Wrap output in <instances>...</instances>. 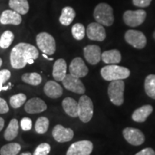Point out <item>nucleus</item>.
Listing matches in <instances>:
<instances>
[{
    "label": "nucleus",
    "instance_id": "44",
    "mask_svg": "<svg viewBox=\"0 0 155 155\" xmlns=\"http://www.w3.org/2000/svg\"><path fill=\"white\" fill-rule=\"evenodd\" d=\"M2 60L1 58H0V67L2 66Z\"/></svg>",
    "mask_w": 155,
    "mask_h": 155
},
{
    "label": "nucleus",
    "instance_id": "43",
    "mask_svg": "<svg viewBox=\"0 0 155 155\" xmlns=\"http://www.w3.org/2000/svg\"><path fill=\"white\" fill-rule=\"evenodd\" d=\"M20 155H32V154H31L30 152H24V153H22V154H20Z\"/></svg>",
    "mask_w": 155,
    "mask_h": 155
},
{
    "label": "nucleus",
    "instance_id": "3",
    "mask_svg": "<svg viewBox=\"0 0 155 155\" xmlns=\"http://www.w3.org/2000/svg\"><path fill=\"white\" fill-rule=\"evenodd\" d=\"M94 17L96 22L104 26H111L114 22L113 8L106 3H101L96 6Z\"/></svg>",
    "mask_w": 155,
    "mask_h": 155
},
{
    "label": "nucleus",
    "instance_id": "40",
    "mask_svg": "<svg viewBox=\"0 0 155 155\" xmlns=\"http://www.w3.org/2000/svg\"><path fill=\"white\" fill-rule=\"evenodd\" d=\"M42 56H43V58H45V59L48 60V61H53V58H48V55H46V54L43 53V54H42Z\"/></svg>",
    "mask_w": 155,
    "mask_h": 155
},
{
    "label": "nucleus",
    "instance_id": "12",
    "mask_svg": "<svg viewBox=\"0 0 155 155\" xmlns=\"http://www.w3.org/2000/svg\"><path fill=\"white\" fill-rule=\"evenodd\" d=\"M88 38L94 41L101 42L106 39V30L102 25L98 22H92L89 24L86 29Z\"/></svg>",
    "mask_w": 155,
    "mask_h": 155
},
{
    "label": "nucleus",
    "instance_id": "42",
    "mask_svg": "<svg viewBox=\"0 0 155 155\" xmlns=\"http://www.w3.org/2000/svg\"><path fill=\"white\" fill-rule=\"evenodd\" d=\"M34 61H35V60H33V59H30V60H29V61H28V64H30V65H31V64L34 63Z\"/></svg>",
    "mask_w": 155,
    "mask_h": 155
},
{
    "label": "nucleus",
    "instance_id": "28",
    "mask_svg": "<svg viewBox=\"0 0 155 155\" xmlns=\"http://www.w3.org/2000/svg\"><path fill=\"white\" fill-rule=\"evenodd\" d=\"M21 150V146L17 143H10L3 146L0 150L1 155H17Z\"/></svg>",
    "mask_w": 155,
    "mask_h": 155
},
{
    "label": "nucleus",
    "instance_id": "38",
    "mask_svg": "<svg viewBox=\"0 0 155 155\" xmlns=\"http://www.w3.org/2000/svg\"><path fill=\"white\" fill-rule=\"evenodd\" d=\"M135 155H155V152L152 148H146L140 151Z\"/></svg>",
    "mask_w": 155,
    "mask_h": 155
},
{
    "label": "nucleus",
    "instance_id": "4",
    "mask_svg": "<svg viewBox=\"0 0 155 155\" xmlns=\"http://www.w3.org/2000/svg\"><path fill=\"white\" fill-rule=\"evenodd\" d=\"M124 82L122 80L111 81L108 88L110 100L116 106H121L124 103Z\"/></svg>",
    "mask_w": 155,
    "mask_h": 155
},
{
    "label": "nucleus",
    "instance_id": "36",
    "mask_svg": "<svg viewBox=\"0 0 155 155\" xmlns=\"http://www.w3.org/2000/svg\"><path fill=\"white\" fill-rule=\"evenodd\" d=\"M152 2V0H133V4L139 7H147Z\"/></svg>",
    "mask_w": 155,
    "mask_h": 155
},
{
    "label": "nucleus",
    "instance_id": "33",
    "mask_svg": "<svg viewBox=\"0 0 155 155\" xmlns=\"http://www.w3.org/2000/svg\"><path fill=\"white\" fill-rule=\"evenodd\" d=\"M50 150V146L48 143H42L37 147L33 155H48Z\"/></svg>",
    "mask_w": 155,
    "mask_h": 155
},
{
    "label": "nucleus",
    "instance_id": "5",
    "mask_svg": "<svg viewBox=\"0 0 155 155\" xmlns=\"http://www.w3.org/2000/svg\"><path fill=\"white\" fill-rule=\"evenodd\" d=\"M36 42L38 48L42 53L48 55H52L56 50L55 39L48 32H41L36 37Z\"/></svg>",
    "mask_w": 155,
    "mask_h": 155
},
{
    "label": "nucleus",
    "instance_id": "22",
    "mask_svg": "<svg viewBox=\"0 0 155 155\" xmlns=\"http://www.w3.org/2000/svg\"><path fill=\"white\" fill-rule=\"evenodd\" d=\"M101 60L106 64H117L121 61V53L118 50H106L101 53Z\"/></svg>",
    "mask_w": 155,
    "mask_h": 155
},
{
    "label": "nucleus",
    "instance_id": "39",
    "mask_svg": "<svg viewBox=\"0 0 155 155\" xmlns=\"http://www.w3.org/2000/svg\"><path fill=\"white\" fill-rule=\"evenodd\" d=\"M4 126H5V120L2 117H0V131L2 130Z\"/></svg>",
    "mask_w": 155,
    "mask_h": 155
},
{
    "label": "nucleus",
    "instance_id": "2",
    "mask_svg": "<svg viewBox=\"0 0 155 155\" xmlns=\"http://www.w3.org/2000/svg\"><path fill=\"white\" fill-rule=\"evenodd\" d=\"M101 75L104 80L107 81H119L127 78L130 75V71L125 67L110 65L102 68Z\"/></svg>",
    "mask_w": 155,
    "mask_h": 155
},
{
    "label": "nucleus",
    "instance_id": "26",
    "mask_svg": "<svg viewBox=\"0 0 155 155\" xmlns=\"http://www.w3.org/2000/svg\"><path fill=\"white\" fill-rule=\"evenodd\" d=\"M144 89L147 95L155 99V75H149L144 82Z\"/></svg>",
    "mask_w": 155,
    "mask_h": 155
},
{
    "label": "nucleus",
    "instance_id": "23",
    "mask_svg": "<svg viewBox=\"0 0 155 155\" xmlns=\"http://www.w3.org/2000/svg\"><path fill=\"white\" fill-rule=\"evenodd\" d=\"M9 5L11 9L22 15H26L30 9L28 0H9Z\"/></svg>",
    "mask_w": 155,
    "mask_h": 155
},
{
    "label": "nucleus",
    "instance_id": "6",
    "mask_svg": "<svg viewBox=\"0 0 155 155\" xmlns=\"http://www.w3.org/2000/svg\"><path fill=\"white\" fill-rule=\"evenodd\" d=\"M94 114V104L88 96L83 95L78 101V117L83 123H88Z\"/></svg>",
    "mask_w": 155,
    "mask_h": 155
},
{
    "label": "nucleus",
    "instance_id": "21",
    "mask_svg": "<svg viewBox=\"0 0 155 155\" xmlns=\"http://www.w3.org/2000/svg\"><path fill=\"white\" fill-rule=\"evenodd\" d=\"M153 111V107L151 105H145L135 110L132 114V119L136 122H144Z\"/></svg>",
    "mask_w": 155,
    "mask_h": 155
},
{
    "label": "nucleus",
    "instance_id": "7",
    "mask_svg": "<svg viewBox=\"0 0 155 155\" xmlns=\"http://www.w3.org/2000/svg\"><path fill=\"white\" fill-rule=\"evenodd\" d=\"M147 12L142 9L138 10H127L124 14L123 18L125 24L129 27H137L144 22Z\"/></svg>",
    "mask_w": 155,
    "mask_h": 155
},
{
    "label": "nucleus",
    "instance_id": "20",
    "mask_svg": "<svg viewBox=\"0 0 155 155\" xmlns=\"http://www.w3.org/2000/svg\"><path fill=\"white\" fill-rule=\"evenodd\" d=\"M62 106L68 115L71 117H78V103L72 98H64L62 102Z\"/></svg>",
    "mask_w": 155,
    "mask_h": 155
},
{
    "label": "nucleus",
    "instance_id": "15",
    "mask_svg": "<svg viewBox=\"0 0 155 155\" xmlns=\"http://www.w3.org/2000/svg\"><path fill=\"white\" fill-rule=\"evenodd\" d=\"M74 132L71 129H67L62 125H56L53 130V137L60 143L67 142L73 138Z\"/></svg>",
    "mask_w": 155,
    "mask_h": 155
},
{
    "label": "nucleus",
    "instance_id": "29",
    "mask_svg": "<svg viewBox=\"0 0 155 155\" xmlns=\"http://www.w3.org/2000/svg\"><path fill=\"white\" fill-rule=\"evenodd\" d=\"M14 38V34L11 31H5V32H3L1 38H0V47L2 48V49L8 48L11 45V44L12 43Z\"/></svg>",
    "mask_w": 155,
    "mask_h": 155
},
{
    "label": "nucleus",
    "instance_id": "25",
    "mask_svg": "<svg viewBox=\"0 0 155 155\" xmlns=\"http://www.w3.org/2000/svg\"><path fill=\"white\" fill-rule=\"evenodd\" d=\"M19 130V124L18 121L16 119H12L9 122L8 127L5 131L4 137L6 140L12 141L15 138H16L17 134H18Z\"/></svg>",
    "mask_w": 155,
    "mask_h": 155
},
{
    "label": "nucleus",
    "instance_id": "9",
    "mask_svg": "<svg viewBox=\"0 0 155 155\" xmlns=\"http://www.w3.org/2000/svg\"><path fill=\"white\" fill-rule=\"evenodd\" d=\"M93 148L94 146L91 141L88 140L79 141L70 146L66 155H90Z\"/></svg>",
    "mask_w": 155,
    "mask_h": 155
},
{
    "label": "nucleus",
    "instance_id": "8",
    "mask_svg": "<svg viewBox=\"0 0 155 155\" xmlns=\"http://www.w3.org/2000/svg\"><path fill=\"white\" fill-rule=\"evenodd\" d=\"M125 40L129 45L137 49H142L147 45L146 36L138 30H128L125 33Z\"/></svg>",
    "mask_w": 155,
    "mask_h": 155
},
{
    "label": "nucleus",
    "instance_id": "34",
    "mask_svg": "<svg viewBox=\"0 0 155 155\" xmlns=\"http://www.w3.org/2000/svg\"><path fill=\"white\" fill-rule=\"evenodd\" d=\"M11 77V73L9 70L3 69L0 71V91H2L3 83H5Z\"/></svg>",
    "mask_w": 155,
    "mask_h": 155
},
{
    "label": "nucleus",
    "instance_id": "30",
    "mask_svg": "<svg viewBox=\"0 0 155 155\" xmlns=\"http://www.w3.org/2000/svg\"><path fill=\"white\" fill-rule=\"evenodd\" d=\"M50 122L48 118L42 117L38 118L35 123V131L38 134H45L47 132L48 128H49Z\"/></svg>",
    "mask_w": 155,
    "mask_h": 155
},
{
    "label": "nucleus",
    "instance_id": "31",
    "mask_svg": "<svg viewBox=\"0 0 155 155\" xmlns=\"http://www.w3.org/2000/svg\"><path fill=\"white\" fill-rule=\"evenodd\" d=\"M72 35L75 40H81L84 38L86 35V29L84 25L81 23H76L72 28Z\"/></svg>",
    "mask_w": 155,
    "mask_h": 155
},
{
    "label": "nucleus",
    "instance_id": "37",
    "mask_svg": "<svg viewBox=\"0 0 155 155\" xmlns=\"http://www.w3.org/2000/svg\"><path fill=\"white\" fill-rule=\"evenodd\" d=\"M9 106L7 103L3 98H0V114H7L9 111Z\"/></svg>",
    "mask_w": 155,
    "mask_h": 155
},
{
    "label": "nucleus",
    "instance_id": "14",
    "mask_svg": "<svg viewBox=\"0 0 155 155\" xmlns=\"http://www.w3.org/2000/svg\"><path fill=\"white\" fill-rule=\"evenodd\" d=\"M83 53L86 60L91 65H96L101 60V50L99 46L90 45L83 49Z\"/></svg>",
    "mask_w": 155,
    "mask_h": 155
},
{
    "label": "nucleus",
    "instance_id": "24",
    "mask_svg": "<svg viewBox=\"0 0 155 155\" xmlns=\"http://www.w3.org/2000/svg\"><path fill=\"white\" fill-rule=\"evenodd\" d=\"M75 17V12L71 7H65L62 9L61 15L60 17V22L65 26H68L72 23Z\"/></svg>",
    "mask_w": 155,
    "mask_h": 155
},
{
    "label": "nucleus",
    "instance_id": "41",
    "mask_svg": "<svg viewBox=\"0 0 155 155\" xmlns=\"http://www.w3.org/2000/svg\"><path fill=\"white\" fill-rule=\"evenodd\" d=\"M9 86H11V83H9V85L7 86H5V87H2V90L4 91H6L9 88Z\"/></svg>",
    "mask_w": 155,
    "mask_h": 155
},
{
    "label": "nucleus",
    "instance_id": "1",
    "mask_svg": "<svg viewBox=\"0 0 155 155\" xmlns=\"http://www.w3.org/2000/svg\"><path fill=\"white\" fill-rule=\"evenodd\" d=\"M39 52L32 45L20 42L15 45L10 53V63L15 69H21L26 66L30 59L38 58Z\"/></svg>",
    "mask_w": 155,
    "mask_h": 155
},
{
    "label": "nucleus",
    "instance_id": "17",
    "mask_svg": "<svg viewBox=\"0 0 155 155\" xmlns=\"http://www.w3.org/2000/svg\"><path fill=\"white\" fill-rule=\"evenodd\" d=\"M0 22L2 25H19L22 22V17L18 12L12 9L5 10L0 17Z\"/></svg>",
    "mask_w": 155,
    "mask_h": 155
},
{
    "label": "nucleus",
    "instance_id": "10",
    "mask_svg": "<svg viewBox=\"0 0 155 155\" xmlns=\"http://www.w3.org/2000/svg\"><path fill=\"white\" fill-rule=\"evenodd\" d=\"M62 81L63 86L70 91L78 94H83L86 91L84 85L79 78L73 76L71 74H68Z\"/></svg>",
    "mask_w": 155,
    "mask_h": 155
},
{
    "label": "nucleus",
    "instance_id": "35",
    "mask_svg": "<svg viewBox=\"0 0 155 155\" xmlns=\"http://www.w3.org/2000/svg\"><path fill=\"white\" fill-rule=\"evenodd\" d=\"M20 126L23 131H30L32 129V122L30 118L25 117L21 120Z\"/></svg>",
    "mask_w": 155,
    "mask_h": 155
},
{
    "label": "nucleus",
    "instance_id": "11",
    "mask_svg": "<svg viewBox=\"0 0 155 155\" xmlns=\"http://www.w3.org/2000/svg\"><path fill=\"white\" fill-rule=\"evenodd\" d=\"M123 136L129 144L134 146L141 145L145 141V137L142 131L135 128H125L123 131Z\"/></svg>",
    "mask_w": 155,
    "mask_h": 155
},
{
    "label": "nucleus",
    "instance_id": "45",
    "mask_svg": "<svg viewBox=\"0 0 155 155\" xmlns=\"http://www.w3.org/2000/svg\"><path fill=\"white\" fill-rule=\"evenodd\" d=\"M154 38L155 39V31H154Z\"/></svg>",
    "mask_w": 155,
    "mask_h": 155
},
{
    "label": "nucleus",
    "instance_id": "32",
    "mask_svg": "<svg viewBox=\"0 0 155 155\" xmlns=\"http://www.w3.org/2000/svg\"><path fill=\"white\" fill-rule=\"evenodd\" d=\"M26 99V95L24 94H19L12 96L9 99V103H10V105L12 108H18L25 104Z\"/></svg>",
    "mask_w": 155,
    "mask_h": 155
},
{
    "label": "nucleus",
    "instance_id": "19",
    "mask_svg": "<svg viewBox=\"0 0 155 155\" xmlns=\"http://www.w3.org/2000/svg\"><path fill=\"white\" fill-rule=\"evenodd\" d=\"M67 64L63 58H60L55 62L53 65V76L56 81H62L66 75Z\"/></svg>",
    "mask_w": 155,
    "mask_h": 155
},
{
    "label": "nucleus",
    "instance_id": "18",
    "mask_svg": "<svg viewBox=\"0 0 155 155\" xmlns=\"http://www.w3.org/2000/svg\"><path fill=\"white\" fill-rule=\"evenodd\" d=\"M44 92L49 98H58L63 94V88L55 81H49L45 85Z\"/></svg>",
    "mask_w": 155,
    "mask_h": 155
},
{
    "label": "nucleus",
    "instance_id": "27",
    "mask_svg": "<svg viewBox=\"0 0 155 155\" xmlns=\"http://www.w3.org/2000/svg\"><path fill=\"white\" fill-rule=\"evenodd\" d=\"M22 80L32 86H38L42 82V77L37 73H27L22 75Z\"/></svg>",
    "mask_w": 155,
    "mask_h": 155
},
{
    "label": "nucleus",
    "instance_id": "16",
    "mask_svg": "<svg viewBox=\"0 0 155 155\" xmlns=\"http://www.w3.org/2000/svg\"><path fill=\"white\" fill-rule=\"evenodd\" d=\"M47 109V105L43 100L40 98H32L25 105V110L27 113L34 114L43 112Z\"/></svg>",
    "mask_w": 155,
    "mask_h": 155
},
{
    "label": "nucleus",
    "instance_id": "13",
    "mask_svg": "<svg viewBox=\"0 0 155 155\" xmlns=\"http://www.w3.org/2000/svg\"><path fill=\"white\" fill-rule=\"evenodd\" d=\"M70 74L77 78H83L88 74V68L81 58H75L71 61L69 67Z\"/></svg>",
    "mask_w": 155,
    "mask_h": 155
}]
</instances>
